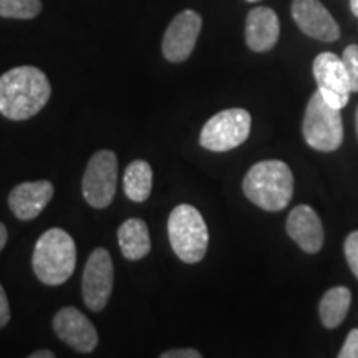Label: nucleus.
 <instances>
[{
	"instance_id": "obj_1",
	"label": "nucleus",
	"mask_w": 358,
	"mask_h": 358,
	"mask_svg": "<svg viewBox=\"0 0 358 358\" xmlns=\"http://www.w3.org/2000/svg\"><path fill=\"white\" fill-rule=\"evenodd\" d=\"M52 96V85L37 66H15L0 77V113L24 122L42 111Z\"/></svg>"
},
{
	"instance_id": "obj_2",
	"label": "nucleus",
	"mask_w": 358,
	"mask_h": 358,
	"mask_svg": "<svg viewBox=\"0 0 358 358\" xmlns=\"http://www.w3.org/2000/svg\"><path fill=\"white\" fill-rule=\"evenodd\" d=\"M245 198L266 211H282L294 196V176L284 161L266 159L249 169L243 181Z\"/></svg>"
},
{
	"instance_id": "obj_3",
	"label": "nucleus",
	"mask_w": 358,
	"mask_h": 358,
	"mask_svg": "<svg viewBox=\"0 0 358 358\" xmlns=\"http://www.w3.org/2000/svg\"><path fill=\"white\" fill-rule=\"evenodd\" d=\"M77 266V245L73 237L64 229H48L35 244L34 274L45 285H62L70 279Z\"/></svg>"
},
{
	"instance_id": "obj_4",
	"label": "nucleus",
	"mask_w": 358,
	"mask_h": 358,
	"mask_svg": "<svg viewBox=\"0 0 358 358\" xmlns=\"http://www.w3.org/2000/svg\"><path fill=\"white\" fill-rule=\"evenodd\" d=\"M168 237L174 254L186 264L201 262L208 252V226L191 204H179L169 214Z\"/></svg>"
},
{
	"instance_id": "obj_5",
	"label": "nucleus",
	"mask_w": 358,
	"mask_h": 358,
	"mask_svg": "<svg viewBox=\"0 0 358 358\" xmlns=\"http://www.w3.org/2000/svg\"><path fill=\"white\" fill-rule=\"evenodd\" d=\"M303 138L313 150L330 153L343 141V123L340 110L327 103L317 90L308 100L302 127Z\"/></svg>"
},
{
	"instance_id": "obj_6",
	"label": "nucleus",
	"mask_w": 358,
	"mask_h": 358,
	"mask_svg": "<svg viewBox=\"0 0 358 358\" xmlns=\"http://www.w3.org/2000/svg\"><path fill=\"white\" fill-rule=\"evenodd\" d=\"M250 123V115L244 108L219 111L203 127L199 136L201 146L214 153L234 150L249 138Z\"/></svg>"
},
{
	"instance_id": "obj_7",
	"label": "nucleus",
	"mask_w": 358,
	"mask_h": 358,
	"mask_svg": "<svg viewBox=\"0 0 358 358\" xmlns=\"http://www.w3.org/2000/svg\"><path fill=\"white\" fill-rule=\"evenodd\" d=\"M118 182V158L113 151L101 150L92 156L85 169L82 191L87 203L95 209H105L113 203Z\"/></svg>"
},
{
	"instance_id": "obj_8",
	"label": "nucleus",
	"mask_w": 358,
	"mask_h": 358,
	"mask_svg": "<svg viewBox=\"0 0 358 358\" xmlns=\"http://www.w3.org/2000/svg\"><path fill=\"white\" fill-rule=\"evenodd\" d=\"M115 268L110 252L103 248H96L90 254L83 268L82 292L83 301L92 312H101L108 306L113 292Z\"/></svg>"
},
{
	"instance_id": "obj_9",
	"label": "nucleus",
	"mask_w": 358,
	"mask_h": 358,
	"mask_svg": "<svg viewBox=\"0 0 358 358\" xmlns=\"http://www.w3.org/2000/svg\"><path fill=\"white\" fill-rule=\"evenodd\" d=\"M313 78L322 98L330 106L343 110L350 100V82H348L342 58L332 52H324L313 60Z\"/></svg>"
},
{
	"instance_id": "obj_10",
	"label": "nucleus",
	"mask_w": 358,
	"mask_h": 358,
	"mask_svg": "<svg viewBox=\"0 0 358 358\" xmlns=\"http://www.w3.org/2000/svg\"><path fill=\"white\" fill-rule=\"evenodd\" d=\"M203 19L198 12L182 10L168 25L163 37V55L171 64H181L191 57L198 42Z\"/></svg>"
},
{
	"instance_id": "obj_11",
	"label": "nucleus",
	"mask_w": 358,
	"mask_h": 358,
	"mask_svg": "<svg viewBox=\"0 0 358 358\" xmlns=\"http://www.w3.org/2000/svg\"><path fill=\"white\" fill-rule=\"evenodd\" d=\"M53 330L62 342L77 352L90 353L98 345L95 325L75 307H64L57 312L53 317Z\"/></svg>"
},
{
	"instance_id": "obj_12",
	"label": "nucleus",
	"mask_w": 358,
	"mask_h": 358,
	"mask_svg": "<svg viewBox=\"0 0 358 358\" xmlns=\"http://www.w3.org/2000/svg\"><path fill=\"white\" fill-rule=\"evenodd\" d=\"M292 19L308 37L320 42H335L340 37V27L332 13L319 0H294Z\"/></svg>"
},
{
	"instance_id": "obj_13",
	"label": "nucleus",
	"mask_w": 358,
	"mask_h": 358,
	"mask_svg": "<svg viewBox=\"0 0 358 358\" xmlns=\"http://www.w3.org/2000/svg\"><path fill=\"white\" fill-rule=\"evenodd\" d=\"M53 198V185L50 181H30L17 185L8 194V206L20 221H32L47 208Z\"/></svg>"
},
{
	"instance_id": "obj_14",
	"label": "nucleus",
	"mask_w": 358,
	"mask_h": 358,
	"mask_svg": "<svg viewBox=\"0 0 358 358\" xmlns=\"http://www.w3.org/2000/svg\"><path fill=\"white\" fill-rule=\"evenodd\" d=\"M287 234L299 248L308 254H317L324 245V226L310 206L301 204L292 209L287 217Z\"/></svg>"
},
{
	"instance_id": "obj_15",
	"label": "nucleus",
	"mask_w": 358,
	"mask_h": 358,
	"mask_svg": "<svg viewBox=\"0 0 358 358\" xmlns=\"http://www.w3.org/2000/svg\"><path fill=\"white\" fill-rule=\"evenodd\" d=\"M280 24L277 13L268 7H256L245 19V43L252 52H268L279 42Z\"/></svg>"
},
{
	"instance_id": "obj_16",
	"label": "nucleus",
	"mask_w": 358,
	"mask_h": 358,
	"mask_svg": "<svg viewBox=\"0 0 358 358\" xmlns=\"http://www.w3.org/2000/svg\"><path fill=\"white\" fill-rule=\"evenodd\" d=\"M118 244L122 254L128 261L145 259L151 250L150 231L143 219H127L118 229Z\"/></svg>"
},
{
	"instance_id": "obj_17",
	"label": "nucleus",
	"mask_w": 358,
	"mask_h": 358,
	"mask_svg": "<svg viewBox=\"0 0 358 358\" xmlns=\"http://www.w3.org/2000/svg\"><path fill=\"white\" fill-rule=\"evenodd\" d=\"M124 194L134 203H145L150 198L153 187V169L150 163L143 159H134L129 163L123 176Z\"/></svg>"
},
{
	"instance_id": "obj_18",
	"label": "nucleus",
	"mask_w": 358,
	"mask_h": 358,
	"mask_svg": "<svg viewBox=\"0 0 358 358\" xmlns=\"http://www.w3.org/2000/svg\"><path fill=\"white\" fill-rule=\"evenodd\" d=\"M352 303V294L347 287H334L327 290L322 297L319 313L320 320L327 329H337L345 320Z\"/></svg>"
},
{
	"instance_id": "obj_19",
	"label": "nucleus",
	"mask_w": 358,
	"mask_h": 358,
	"mask_svg": "<svg viewBox=\"0 0 358 358\" xmlns=\"http://www.w3.org/2000/svg\"><path fill=\"white\" fill-rule=\"evenodd\" d=\"M42 12V0H0V17L30 20Z\"/></svg>"
},
{
	"instance_id": "obj_20",
	"label": "nucleus",
	"mask_w": 358,
	"mask_h": 358,
	"mask_svg": "<svg viewBox=\"0 0 358 358\" xmlns=\"http://www.w3.org/2000/svg\"><path fill=\"white\" fill-rule=\"evenodd\" d=\"M342 62L345 66L348 82H350L352 93L358 92V45H348L343 50Z\"/></svg>"
},
{
	"instance_id": "obj_21",
	"label": "nucleus",
	"mask_w": 358,
	"mask_h": 358,
	"mask_svg": "<svg viewBox=\"0 0 358 358\" xmlns=\"http://www.w3.org/2000/svg\"><path fill=\"white\" fill-rule=\"evenodd\" d=\"M343 252H345L347 262L350 266L353 275L358 279V231H353L347 237L345 245H343Z\"/></svg>"
},
{
	"instance_id": "obj_22",
	"label": "nucleus",
	"mask_w": 358,
	"mask_h": 358,
	"mask_svg": "<svg viewBox=\"0 0 358 358\" xmlns=\"http://www.w3.org/2000/svg\"><path fill=\"white\" fill-rule=\"evenodd\" d=\"M338 358H358V329L350 330V334L347 335Z\"/></svg>"
},
{
	"instance_id": "obj_23",
	"label": "nucleus",
	"mask_w": 358,
	"mask_h": 358,
	"mask_svg": "<svg viewBox=\"0 0 358 358\" xmlns=\"http://www.w3.org/2000/svg\"><path fill=\"white\" fill-rule=\"evenodd\" d=\"M8 320H10V306H8L6 290L0 285V329H3Z\"/></svg>"
},
{
	"instance_id": "obj_24",
	"label": "nucleus",
	"mask_w": 358,
	"mask_h": 358,
	"mask_svg": "<svg viewBox=\"0 0 358 358\" xmlns=\"http://www.w3.org/2000/svg\"><path fill=\"white\" fill-rule=\"evenodd\" d=\"M201 352L194 348H178V350H168L161 353V358H201Z\"/></svg>"
},
{
	"instance_id": "obj_25",
	"label": "nucleus",
	"mask_w": 358,
	"mask_h": 358,
	"mask_svg": "<svg viewBox=\"0 0 358 358\" xmlns=\"http://www.w3.org/2000/svg\"><path fill=\"white\" fill-rule=\"evenodd\" d=\"M7 237H8L7 227L3 226V222H0V252H2V249L6 248V244H7Z\"/></svg>"
},
{
	"instance_id": "obj_26",
	"label": "nucleus",
	"mask_w": 358,
	"mask_h": 358,
	"mask_svg": "<svg viewBox=\"0 0 358 358\" xmlns=\"http://www.w3.org/2000/svg\"><path fill=\"white\" fill-rule=\"evenodd\" d=\"M30 358H55V353L50 350H37L30 353Z\"/></svg>"
},
{
	"instance_id": "obj_27",
	"label": "nucleus",
	"mask_w": 358,
	"mask_h": 358,
	"mask_svg": "<svg viewBox=\"0 0 358 358\" xmlns=\"http://www.w3.org/2000/svg\"><path fill=\"white\" fill-rule=\"evenodd\" d=\"M350 8L353 15L358 17V0H350Z\"/></svg>"
},
{
	"instance_id": "obj_28",
	"label": "nucleus",
	"mask_w": 358,
	"mask_h": 358,
	"mask_svg": "<svg viewBox=\"0 0 358 358\" xmlns=\"http://www.w3.org/2000/svg\"><path fill=\"white\" fill-rule=\"evenodd\" d=\"M357 136H358V108H357Z\"/></svg>"
},
{
	"instance_id": "obj_29",
	"label": "nucleus",
	"mask_w": 358,
	"mask_h": 358,
	"mask_svg": "<svg viewBox=\"0 0 358 358\" xmlns=\"http://www.w3.org/2000/svg\"><path fill=\"white\" fill-rule=\"evenodd\" d=\"M248 2H261V0H248Z\"/></svg>"
}]
</instances>
